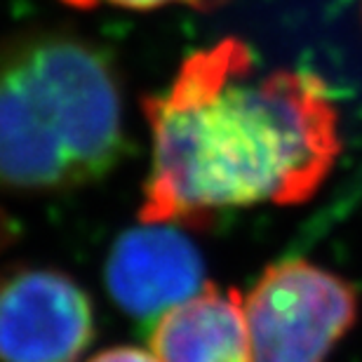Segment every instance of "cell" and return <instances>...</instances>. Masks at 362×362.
I'll return each mask as SVG.
<instances>
[{
	"mask_svg": "<svg viewBox=\"0 0 362 362\" xmlns=\"http://www.w3.org/2000/svg\"><path fill=\"white\" fill-rule=\"evenodd\" d=\"M94 334V303L69 273L17 266L0 275V362H78Z\"/></svg>",
	"mask_w": 362,
	"mask_h": 362,
	"instance_id": "277c9868",
	"label": "cell"
},
{
	"mask_svg": "<svg viewBox=\"0 0 362 362\" xmlns=\"http://www.w3.org/2000/svg\"><path fill=\"white\" fill-rule=\"evenodd\" d=\"M76 10H97V7H122V10H158L168 5H184L198 12H212L228 5L230 0H59Z\"/></svg>",
	"mask_w": 362,
	"mask_h": 362,
	"instance_id": "52a82bcc",
	"label": "cell"
},
{
	"mask_svg": "<svg viewBox=\"0 0 362 362\" xmlns=\"http://www.w3.org/2000/svg\"><path fill=\"white\" fill-rule=\"evenodd\" d=\"M148 349L158 362H252L243 294L207 282L156 317Z\"/></svg>",
	"mask_w": 362,
	"mask_h": 362,
	"instance_id": "8992f818",
	"label": "cell"
},
{
	"mask_svg": "<svg viewBox=\"0 0 362 362\" xmlns=\"http://www.w3.org/2000/svg\"><path fill=\"white\" fill-rule=\"evenodd\" d=\"M151 170L139 221L205 228L257 205L306 202L334 168L339 111L320 76L269 69L240 38L188 54L141 101Z\"/></svg>",
	"mask_w": 362,
	"mask_h": 362,
	"instance_id": "6da1fadb",
	"label": "cell"
},
{
	"mask_svg": "<svg viewBox=\"0 0 362 362\" xmlns=\"http://www.w3.org/2000/svg\"><path fill=\"white\" fill-rule=\"evenodd\" d=\"M127 153L120 81L97 45L31 33L0 52V188L57 193L106 177Z\"/></svg>",
	"mask_w": 362,
	"mask_h": 362,
	"instance_id": "7a4b0ae2",
	"label": "cell"
},
{
	"mask_svg": "<svg viewBox=\"0 0 362 362\" xmlns=\"http://www.w3.org/2000/svg\"><path fill=\"white\" fill-rule=\"evenodd\" d=\"M85 362H158V360L151 351H141L136 346H113V349L94 353Z\"/></svg>",
	"mask_w": 362,
	"mask_h": 362,
	"instance_id": "ba28073f",
	"label": "cell"
},
{
	"mask_svg": "<svg viewBox=\"0 0 362 362\" xmlns=\"http://www.w3.org/2000/svg\"><path fill=\"white\" fill-rule=\"evenodd\" d=\"M106 292L122 313L156 320L207 285L205 259L179 226L146 223L115 238L104 266Z\"/></svg>",
	"mask_w": 362,
	"mask_h": 362,
	"instance_id": "5b68a950",
	"label": "cell"
},
{
	"mask_svg": "<svg viewBox=\"0 0 362 362\" xmlns=\"http://www.w3.org/2000/svg\"><path fill=\"white\" fill-rule=\"evenodd\" d=\"M243 303L252 362H327L360 313L349 278L301 257L266 266Z\"/></svg>",
	"mask_w": 362,
	"mask_h": 362,
	"instance_id": "3957f363",
	"label": "cell"
}]
</instances>
